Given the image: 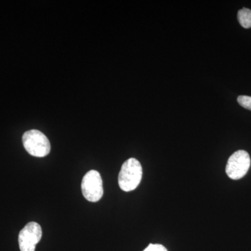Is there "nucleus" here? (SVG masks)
Instances as JSON below:
<instances>
[{
    "mask_svg": "<svg viewBox=\"0 0 251 251\" xmlns=\"http://www.w3.org/2000/svg\"><path fill=\"white\" fill-rule=\"evenodd\" d=\"M143 176V168L138 160L130 158L122 165L118 177L122 191L130 192L138 187Z\"/></svg>",
    "mask_w": 251,
    "mask_h": 251,
    "instance_id": "obj_1",
    "label": "nucleus"
},
{
    "mask_svg": "<svg viewBox=\"0 0 251 251\" xmlns=\"http://www.w3.org/2000/svg\"><path fill=\"white\" fill-rule=\"evenodd\" d=\"M23 146L29 154L36 157L47 156L50 151V143L42 132L33 129L23 135Z\"/></svg>",
    "mask_w": 251,
    "mask_h": 251,
    "instance_id": "obj_2",
    "label": "nucleus"
},
{
    "mask_svg": "<svg viewBox=\"0 0 251 251\" xmlns=\"http://www.w3.org/2000/svg\"><path fill=\"white\" fill-rule=\"evenodd\" d=\"M82 192L87 201L97 202L101 199L103 195V181L98 171H89L82 179Z\"/></svg>",
    "mask_w": 251,
    "mask_h": 251,
    "instance_id": "obj_3",
    "label": "nucleus"
},
{
    "mask_svg": "<svg viewBox=\"0 0 251 251\" xmlns=\"http://www.w3.org/2000/svg\"><path fill=\"white\" fill-rule=\"evenodd\" d=\"M251 166V158L244 150H239L229 157L226 166V174L230 179L238 180L244 177Z\"/></svg>",
    "mask_w": 251,
    "mask_h": 251,
    "instance_id": "obj_4",
    "label": "nucleus"
},
{
    "mask_svg": "<svg viewBox=\"0 0 251 251\" xmlns=\"http://www.w3.org/2000/svg\"><path fill=\"white\" fill-rule=\"evenodd\" d=\"M40 225L30 222L25 226L18 235V244L21 251H35L36 244L42 237Z\"/></svg>",
    "mask_w": 251,
    "mask_h": 251,
    "instance_id": "obj_5",
    "label": "nucleus"
},
{
    "mask_svg": "<svg viewBox=\"0 0 251 251\" xmlns=\"http://www.w3.org/2000/svg\"><path fill=\"white\" fill-rule=\"evenodd\" d=\"M237 18L243 27L246 29L251 27V10L247 8L239 10L238 11Z\"/></svg>",
    "mask_w": 251,
    "mask_h": 251,
    "instance_id": "obj_6",
    "label": "nucleus"
},
{
    "mask_svg": "<svg viewBox=\"0 0 251 251\" xmlns=\"http://www.w3.org/2000/svg\"><path fill=\"white\" fill-rule=\"evenodd\" d=\"M238 103L242 105L243 108L251 110V97L249 96H239L237 98Z\"/></svg>",
    "mask_w": 251,
    "mask_h": 251,
    "instance_id": "obj_7",
    "label": "nucleus"
},
{
    "mask_svg": "<svg viewBox=\"0 0 251 251\" xmlns=\"http://www.w3.org/2000/svg\"><path fill=\"white\" fill-rule=\"evenodd\" d=\"M143 251H168L166 248L161 244H150Z\"/></svg>",
    "mask_w": 251,
    "mask_h": 251,
    "instance_id": "obj_8",
    "label": "nucleus"
}]
</instances>
